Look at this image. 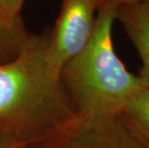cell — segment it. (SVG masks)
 I'll return each mask as SVG.
<instances>
[{
  "label": "cell",
  "instance_id": "cell-1",
  "mask_svg": "<svg viewBox=\"0 0 149 148\" xmlns=\"http://www.w3.org/2000/svg\"><path fill=\"white\" fill-rule=\"evenodd\" d=\"M75 116L49 57V31L32 34L17 59L0 65V129L23 145Z\"/></svg>",
  "mask_w": 149,
  "mask_h": 148
},
{
  "label": "cell",
  "instance_id": "cell-2",
  "mask_svg": "<svg viewBox=\"0 0 149 148\" xmlns=\"http://www.w3.org/2000/svg\"><path fill=\"white\" fill-rule=\"evenodd\" d=\"M93 34L82 51L65 63L61 81L76 116H97L124 112L143 88L116 54L112 40L116 4L99 0Z\"/></svg>",
  "mask_w": 149,
  "mask_h": 148
},
{
  "label": "cell",
  "instance_id": "cell-3",
  "mask_svg": "<svg viewBox=\"0 0 149 148\" xmlns=\"http://www.w3.org/2000/svg\"><path fill=\"white\" fill-rule=\"evenodd\" d=\"M17 148H149V142L122 112L75 116L48 136Z\"/></svg>",
  "mask_w": 149,
  "mask_h": 148
},
{
  "label": "cell",
  "instance_id": "cell-4",
  "mask_svg": "<svg viewBox=\"0 0 149 148\" xmlns=\"http://www.w3.org/2000/svg\"><path fill=\"white\" fill-rule=\"evenodd\" d=\"M99 0H64L59 17L49 31V57L61 71L90 40Z\"/></svg>",
  "mask_w": 149,
  "mask_h": 148
},
{
  "label": "cell",
  "instance_id": "cell-5",
  "mask_svg": "<svg viewBox=\"0 0 149 148\" xmlns=\"http://www.w3.org/2000/svg\"><path fill=\"white\" fill-rule=\"evenodd\" d=\"M116 17L137 49L142 61L138 76L149 90V3H123L116 5Z\"/></svg>",
  "mask_w": 149,
  "mask_h": 148
},
{
  "label": "cell",
  "instance_id": "cell-6",
  "mask_svg": "<svg viewBox=\"0 0 149 148\" xmlns=\"http://www.w3.org/2000/svg\"><path fill=\"white\" fill-rule=\"evenodd\" d=\"M31 36L23 22L10 24L0 18V65L17 59L29 42Z\"/></svg>",
  "mask_w": 149,
  "mask_h": 148
},
{
  "label": "cell",
  "instance_id": "cell-7",
  "mask_svg": "<svg viewBox=\"0 0 149 148\" xmlns=\"http://www.w3.org/2000/svg\"><path fill=\"white\" fill-rule=\"evenodd\" d=\"M124 113L149 142V90L143 87L130 100Z\"/></svg>",
  "mask_w": 149,
  "mask_h": 148
},
{
  "label": "cell",
  "instance_id": "cell-8",
  "mask_svg": "<svg viewBox=\"0 0 149 148\" xmlns=\"http://www.w3.org/2000/svg\"><path fill=\"white\" fill-rule=\"evenodd\" d=\"M24 0H0V18L10 24L23 22L20 12Z\"/></svg>",
  "mask_w": 149,
  "mask_h": 148
},
{
  "label": "cell",
  "instance_id": "cell-9",
  "mask_svg": "<svg viewBox=\"0 0 149 148\" xmlns=\"http://www.w3.org/2000/svg\"><path fill=\"white\" fill-rule=\"evenodd\" d=\"M20 144L12 136L0 129V148H17Z\"/></svg>",
  "mask_w": 149,
  "mask_h": 148
},
{
  "label": "cell",
  "instance_id": "cell-10",
  "mask_svg": "<svg viewBox=\"0 0 149 148\" xmlns=\"http://www.w3.org/2000/svg\"><path fill=\"white\" fill-rule=\"evenodd\" d=\"M116 5L123 3H149V0H112Z\"/></svg>",
  "mask_w": 149,
  "mask_h": 148
}]
</instances>
